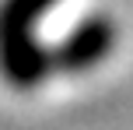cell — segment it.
Listing matches in <instances>:
<instances>
[{
	"label": "cell",
	"mask_w": 133,
	"mask_h": 130,
	"mask_svg": "<svg viewBox=\"0 0 133 130\" xmlns=\"http://www.w3.org/2000/svg\"><path fill=\"white\" fill-rule=\"evenodd\" d=\"M112 46H116V25L109 18H88V21H81L49 56H53L56 70L77 74V70L98 67V63L112 53Z\"/></svg>",
	"instance_id": "obj_2"
},
{
	"label": "cell",
	"mask_w": 133,
	"mask_h": 130,
	"mask_svg": "<svg viewBox=\"0 0 133 130\" xmlns=\"http://www.w3.org/2000/svg\"><path fill=\"white\" fill-rule=\"evenodd\" d=\"M56 0H4L0 4V74L14 88H39L53 70V56L35 39V21Z\"/></svg>",
	"instance_id": "obj_1"
}]
</instances>
